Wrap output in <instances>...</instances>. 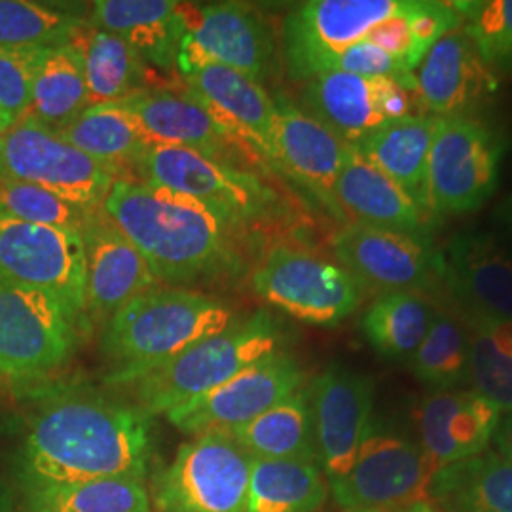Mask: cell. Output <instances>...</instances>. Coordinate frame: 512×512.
<instances>
[{
  "mask_svg": "<svg viewBox=\"0 0 512 512\" xmlns=\"http://www.w3.org/2000/svg\"><path fill=\"white\" fill-rule=\"evenodd\" d=\"M73 42L84 59L92 105L120 103L147 90V61L126 40L90 27L86 37L80 33Z\"/></svg>",
  "mask_w": 512,
  "mask_h": 512,
  "instance_id": "obj_35",
  "label": "cell"
},
{
  "mask_svg": "<svg viewBox=\"0 0 512 512\" xmlns=\"http://www.w3.org/2000/svg\"><path fill=\"white\" fill-rule=\"evenodd\" d=\"M435 315L437 310L421 293H385L365 311L361 329L366 342L385 359H410Z\"/></svg>",
  "mask_w": 512,
  "mask_h": 512,
  "instance_id": "obj_36",
  "label": "cell"
},
{
  "mask_svg": "<svg viewBox=\"0 0 512 512\" xmlns=\"http://www.w3.org/2000/svg\"><path fill=\"white\" fill-rule=\"evenodd\" d=\"M433 475L414 442L370 433L348 473L330 480V492L344 511H397L425 499Z\"/></svg>",
  "mask_w": 512,
  "mask_h": 512,
  "instance_id": "obj_17",
  "label": "cell"
},
{
  "mask_svg": "<svg viewBox=\"0 0 512 512\" xmlns=\"http://www.w3.org/2000/svg\"><path fill=\"white\" fill-rule=\"evenodd\" d=\"M275 105L277 120L270 162L340 217L334 184L346 162L349 145L306 110L289 101H275Z\"/></svg>",
  "mask_w": 512,
  "mask_h": 512,
  "instance_id": "obj_21",
  "label": "cell"
},
{
  "mask_svg": "<svg viewBox=\"0 0 512 512\" xmlns=\"http://www.w3.org/2000/svg\"><path fill=\"white\" fill-rule=\"evenodd\" d=\"M439 128V118L425 114L406 118L376 131L359 145V152L376 165L431 222L429 152Z\"/></svg>",
  "mask_w": 512,
  "mask_h": 512,
  "instance_id": "obj_28",
  "label": "cell"
},
{
  "mask_svg": "<svg viewBox=\"0 0 512 512\" xmlns=\"http://www.w3.org/2000/svg\"><path fill=\"white\" fill-rule=\"evenodd\" d=\"M0 177L37 184L88 211H101L112 184L120 181L33 116L0 137Z\"/></svg>",
  "mask_w": 512,
  "mask_h": 512,
  "instance_id": "obj_6",
  "label": "cell"
},
{
  "mask_svg": "<svg viewBox=\"0 0 512 512\" xmlns=\"http://www.w3.org/2000/svg\"><path fill=\"white\" fill-rule=\"evenodd\" d=\"M334 202L355 224L429 238V220L385 173L349 147L334 184Z\"/></svg>",
  "mask_w": 512,
  "mask_h": 512,
  "instance_id": "obj_26",
  "label": "cell"
},
{
  "mask_svg": "<svg viewBox=\"0 0 512 512\" xmlns=\"http://www.w3.org/2000/svg\"><path fill=\"white\" fill-rule=\"evenodd\" d=\"M344 512H384V511H374V509H349V511Z\"/></svg>",
  "mask_w": 512,
  "mask_h": 512,
  "instance_id": "obj_50",
  "label": "cell"
},
{
  "mask_svg": "<svg viewBox=\"0 0 512 512\" xmlns=\"http://www.w3.org/2000/svg\"><path fill=\"white\" fill-rule=\"evenodd\" d=\"M92 160L109 167L118 179L137 167L152 141L122 103H101L84 110L67 128L57 131Z\"/></svg>",
  "mask_w": 512,
  "mask_h": 512,
  "instance_id": "obj_29",
  "label": "cell"
},
{
  "mask_svg": "<svg viewBox=\"0 0 512 512\" xmlns=\"http://www.w3.org/2000/svg\"><path fill=\"white\" fill-rule=\"evenodd\" d=\"M150 456V416L97 395L55 399L25 442L27 473L38 492L103 478L145 480Z\"/></svg>",
  "mask_w": 512,
  "mask_h": 512,
  "instance_id": "obj_1",
  "label": "cell"
},
{
  "mask_svg": "<svg viewBox=\"0 0 512 512\" xmlns=\"http://www.w3.org/2000/svg\"><path fill=\"white\" fill-rule=\"evenodd\" d=\"M501 410L476 391H435L418 410L421 452L433 471L488 450Z\"/></svg>",
  "mask_w": 512,
  "mask_h": 512,
  "instance_id": "obj_20",
  "label": "cell"
},
{
  "mask_svg": "<svg viewBox=\"0 0 512 512\" xmlns=\"http://www.w3.org/2000/svg\"><path fill=\"white\" fill-rule=\"evenodd\" d=\"M253 289L274 308L311 325H338L359 308L363 289L340 264L289 245L268 251Z\"/></svg>",
  "mask_w": 512,
  "mask_h": 512,
  "instance_id": "obj_9",
  "label": "cell"
},
{
  "mask_svg": "<svg viewBox=\"0 0 512 512\" xmlns=\"http://www.w3.org/2000/svg\"><path fill=\"white\" fill-rule=\"evenodd\" d=\"M88 107H92V99L78 46L69 42L50 48L38 67L27 116L61 131Z\"/></svg>",
  "mask_w": 512,
  "mask_h": 512,
  "instance_id": "obj_33",
  "label": "cell"
},
{
  "mask_svg": "<svg viewBox=\"0 0 512 512\" xmlns=\"http://www.w3.org/2000/svg\"><path fill=\"white\" fill-rule=\"evenodd\" d=\"M279 349V332L270 315L232 323L219 334L207 336L183 349L169 361L137 378L135 401L152 416L205 395L234 378L238 372L258 359Z\"/></svg>",
  "mask_w": 512,
  "mask_h": 512,
  "instance_id": "obj_4",
  "label": "cell"
},
{
  "mask_svg": "<svg viewBox=\"0 0 512 512\" xmlns=\"http://www.w3.org/2000/svg\"><path fill=\"white\" fill-rule=\"evenodd\" d=\"M329 71L359 74V76H389V78L401 80L404 84L416 86L414 74L406 73L395 57L385 54L384 50H380L378 46L366 40L349 46L348 50H344L342 54L334 55L325 73Z\"/></svg>",
  "mask_w": 512,
  "mask_h": 512,
  "instance_id": "obj_44",
  "label": "cell"
},
{
  "mask_svg": "<svg viewBox=\"0 0 512 512\" xmlns=\"http://www.w3.org/2000/svg\"><path fill=\"white\" fill-rule=\"evenodd\" d=\"M0 281L52 294L88 323L80 232L14 219L0 209Z\"/></svg>",
  "mask_w": 512,
  "mask_h": 512,
  "instance_id": "obj_13",
  "label": "cell"
},
{
  "mask_svg": "<svg viewBox=\"0 0 512 512\" xmlns=\"http://www.w3.org/2000/svg\"><path fill=\"white\" fill-rule=\"evenodd\" d=\"M184 8L173 0H99L88 27L126 40L147 65L171 71L183 40Z\"/></svg>",
  "mask_w": 512,
  "mask_h": 512,
  "instance_id": "obj_27",
  "label": "cell"
},
{
  "mask_svg": "<svg viewBox=\"0 0 512 512\" xmlns=\"http://www.w3.org/2000/svg\"><path fill=\"white\" fill-rule=\"evenodd\" d=\"M410 366L421 384L435 391H454L471 380V336L463 323L437 311Z\"/></svg>",
  "mask_w": 512,
  "mask_h": 512,
  "instance_id": "obj_38",
  "label": "cell"
},
{
  "mask_svg": "<svg viewBox=\"0 0 512 512\" xmlns=\"http://www.w3.org/2000/svg\"><path fill=\"white\" fill-rule=\"evenodd\" d=\"M340 266L363 287L382 293H421L442 277V260L429 238L349 222L330 241Z\"/></svg>",
  "mask_w": 512,
  "mask_h": 512,
  "instance_id": "obj_16",
  "label": "cell"
},
{
  "mask_svg": "<svg viewBox=\"0 0 512 512\" xmlns=\"http://www.w3.org/2000/svg\"><path fill=\"white\" fill-rule=\"evenodd\" d=\"M120 103L147 131L152 145L190 148L228 162L226 156L234 148L236 139L192 93L147 88Z\"/></svg>",
  "mask_w": 512,
  "mask_h": 512,
  "instance_id": "obj_25",
  "label": "cell"
},
{
  "mask_svg": "<svg viewBox=\"0 0 512 512\" xmlns=\"http://www.w3.org/2000/svg\"><path fill=\"white\" fill-rule=\"evenodd\" d=\"M37 495V512H152L147 486L137 478H103Z\"/></svg>",
  "mask_w": 512,
  "mask_h": 512,
  "instance_id": "obj_39",
  "label": "cell"
},
{
  "mask_svg": "<svg viewBox=\"0 0 512 512\" xmlns=\"http://www.w3.org/2000/svg\"><path fill=\"white\" fill-rule=\"evenodd\" d=\"M401 0H310L283 23V54L294 80L325 73L330 59L365 40Z\"/></svg>",
  "mask_w": 512,
  "mask_h": 512,
  "instance_id": "obj_15",
  "label": "cell"
},
{
  "mask_svg": "<svg viewBox=\"0 0 512 512\" xmlns=\"http://www.w3.org/2000/svg\"><path fill=\"white\" fill-rule=\"evenodd\" d=\"M302 380L298 363L277 349L243 368L217 389L169 410L165 418L179 431L194 437L211 431H228L255 420L300 391Z\"/></svg>",
  "mask_w": 512,
  "mask_h": 512,
  "instance_id": "obj_14",
  "label": "cell"
},
{
  "mask_svg": "<svg viewBox=\"0 0 512 512\" xmlns=\"http://www.w3.org/2000/svg\"><path fill=\"white\" fill-rule=\"evenodd\" d=\"M471 380L475 391L497 410H512V359L484 330L471 325Z\"/></svg>",
  "mask_w": 512,
  "mask_h": 512,
  "instance_id": "obj_42",
  "label": "cell"
},
{
  "mask_svg": "<svg viewBox=\"0 0 512 512\" xmlns=\"http://www.w3.org/2000/svg\"><path fill=\"white\" fill-rule=\"evenodd\" d=\"M391 512H440L431 501H427V499H421V501H416V503H410V505H406V507H401V509H397V511Z\"/></svg>",
  "mask_w": 512,
  "mask_h": 512,
  "instance_id": "obj_47",
  "label": "cell"
},
{
  "mask_svg": "<svg viewBox=\"0 0 512 512\" xmlns=\"http://www.w3.org/2000/svg\"><path fill=\"white\" fill-rule=\"evenodd\" d=\"M442 277L471 313L512 321V249L490 232H461L440 253Z\"/></svg>",
  "mask_w": 512,
  "mask_h": 512,
  "instance_id": "obj_23",
  "label": "cell"
},
{
  "mask_svg": "<svg viewBox=\"0 0 512 512\" xmlns=\"http://www.w3.org/2000/svg\"><path fill=\"white\" fill-rule=\"evenodd\" d=\"M317 461L329 480L346 475L372 433L374 382L344 366H329L311 387Z\"/></svg>",
  "mask_w": 512,
  "mask_h": 512,
  "instance_id": "obj_18",
  "label": "cell"
},
{
  "mask_svg": "<svg viewBox=\"0 0 512 512\" xmlns=\"http://www.w3.org/2000/svg\"><path fill=\"white\" fill-rule=\"evenodd\" d=\"M10 128H12V126H10V124L4 120V116L0 114V137H2V135H4V133H6Z\"/></svg>",
  "mask_w": 512,
  "mask_h": 512,
  "instance_id": "obj_49",
  "label": "cell"
},
{
  "mask_svg": "<svg viewBox=\"0 0 512 512\" xmlns=\"http://www.w3.org/2000/svg\"><path fill=\"white\" fill-rule=\"evenodd\" d=\"M48 50L0 48V114L10 126L29 114L38 67Z\"/></svg>",
  "mask_w": 512,
  "mask_h": 512,
  "instance_id": "obj_43",
  "label": "cell"
},
{
  "mask_svg": "<svg viewBox=\"0 0 512 512\" xmlns=\"http://www.w3.org/2000/svg\"><path fill=\"white\" fill-rule=\"evenodd\" d=\"M234 323V311L213 296L154 287L131 300L103 327L101 348L114 368L109 384H133L207 336Z\"/></svg>",
  "mask_w": 512,
  "mask_h": 512,
  "instance_id": "obj_3",
  "label": "cell"
},
{
  "mask_svg": "<svg viewBox=\"0 0 512 512\" xmlns=\"http://www.w3.org/2000/svg\"><path fill=\"white\" fill-rule=\"evenodd\" d=\"M90 325L52 294L0 281V376L37 380L69 363Z\"/></svg>",
  "mask_w": 512,
  "mask_h": 512,
  "instance_id": "obj_5",
  "label": "cell"
},
{
  "mask_svg": "<svg viewBox=\"0 0 512 512\" xmlns=\"http://www.w3.org/2000/svg\"><path fill=\"white\" fill-rule=\"evenodd\" d=\"M183 82L236 141L272 160L277 105L260 82L219 65L183 76Z\"/></svg>",
  "mask_w": 512,
  "mask_h": 512,
  "instance_id": "obj_24",
  "label": "cell"
},
{
  "mask_svg": "<svg viewBox=\"0 0 512 512\" xmlns=\"http://www.w3.org/2000/svg\"><path fill=\"white\" fill-rule=\"evenodd\" d=\"M253 458L222 431L196 435L156 476L158 512H243Z\"/></svg>",
  "mask_w": 512,
  "mask_h": 512,
  "instance_id": "obj_7",
  "label": "cell"
},
{
  "mask_svg": "<svg viewBox=\"0 0 512 512\" xmlns=\"http://www.w3.org/2000/svg\"><path fill=\"white\" fill-rule=\"evenodd\" d=\"M425 112L437 118L473 116L497 90L475 46L459 29L437 40L414 71Z\"/></svg>",
  "mask_w": 512,
  "mask_h": 512,
  "instance_id": "obj_22",
  "label": "cell"
},
{
  "mask_svg": "<svg viewBox=\"0 0 512 512\" xmlns=\"http://www.w3.org/2000/svg\"><path fill=\"white\" fill-rule=\"evenodd\" d=\"M454 512H512V461L484 452L439 469L429 486Z\"/></svg>",
  "mask_w": 512,
  "mask_h": 512,
  "instance_id": "obj_32",
  "label": "cell"
},
{
  "mask_svg": "<svg viewBox=\"0 0 512 512\" xmlns=\"http://www.w3.org/2000/svg\"><path fill=\"white\" fill-rule=\"evenodd\" d=\"M103 213L147 258L158 281L186 283L226 266L232 228L181 192L148 181L112 184Z\"/></svg>",
  "mask_w": 512,
  "mask_h": 512,
  "instance_id": "obj_2",
  "label": "cell"
},
{
  "mask_svg": "<svg viewBox=\"0 0 512 512\" xmlns=\"http://www.w3.org/2000/svg\"><path fill=\"white\" fill-rule=\"evenodd\" d=\"M325 499L327 484L315 463L253 458L243 512H315Z\"/></svg>",
  "mask_w": 512,
  "mask_h": 512,
  "instance_id": "obj_34",
  "label": "cell"
},
{
  "mask_svg": "<svg viewBox=\"0 0 512 512\" xmlns=\"http://www.w3.org/2000/svg\"><path fill=\"white\" fill-rule=\"evenodd\" d=\"M0 209L14 219L80 232L97 211L63 200L37 184L0 177Z\"/></svg>",
  "mask_w": 512,
  "mask_h": 512,
  "instance_id": "obj_41",
  "label": "cell"
},
{
  "mask_svg": "<svg viewBox=\"0 0 512 512\" xmlns=\"http://www.w3.org/2000/svg\"><path fill=\"white\" fill-rule=\"evenodd\" d=\"M459 31L475 46L484 65L497 73H512V0L454 2Z\"/></svg>",
  "mask_w": 512,
  "mask_h": 512,
  "instance_id": "obj_40",
  "label": "cell"
},
{
  "mask_svg": "<svg viewBox=\"0 0 512 512\" xmlns=\"http://www.w3.org/2000/svg\"><path fill=\"white\" fill-rule=\"evenodd\" d=\"M499 217L512 228V194L505 202L501 203V207H499Z\"/></svg>",
  "mask_w": 512,
  "mask_h": 512,
  "instance_id": "obj_48",
  "label": "cell"
},
{
  "mask_svg": "<svg viewBox=\"0 0 512 512\" xmlns=\"http://www.w3.org/2000/svg\"><path fill=\"white\" fill-rule=\"evenodd\" d=\"M256 459L317 461L310 395L296 391L255 420L222 431Z\"/></svg>",
  "mask_w": 512,
  "mask_h": 512,
  "instance_id": "obj_30",
  "label": "cell"
},
{
  "mask_svg": "<svg viewBox=\"0 0 512 512\" xmlns=\"http://www.w3.org/2000/svg\"><path fill=\"white\" fill-rule=\"evenodd\" d=\"M495 444L499 448V454L503 458L512 461V410L511 412H503L499 425L495 429Z\"/></svg>",
  "mask_w": 512,
  "mask_h": 512,
  "instance_id": "obj_46",
  "label": "cell"
},
{
  "mask_svg": "<svg viewBox=\"0 0 512 512\" xmlns=\"http://www.w3.org/2000/svg\"><path fill=\"white\" fill-rule=\"evenodd\" d=\"M84 304L90 327H105L131 300L158 287L147 258L101 211L82 230Z\"/></svg>",
  "mask_w": 512,
  "mask_h": 512,
  "instance_id": "obj_19",
  "label": "cell"
},
{
  "mask_svg": "<svg viewBox=\"0 0 512 512\" xmlns=\"http://www.w3.org/2000/svg\"><path fill=\"white\" fill-rule=\"evenodd\" d=\"M505 141L475 116L439 118L429 152V200L433 215L478 211L494 196Z\"/></svg>",
  "mask_w": 512,
  "mask_h": 512,
  "instance_id": "obj_8",
  "label": "cell"
},
{
  "mask_svg": "<svg viewBox=\"0 0 512 512\" xmlns=\"http://www.w3.org/2000/svg\"><path fill=\"white\" fill-rule=\"evenodd\" d=\"M471 325L484 330L495 346L512 359V321L482 313H471Z\"/></svg>",
  "mask_w": 512,
  "mask_h": 512,
  "instance_id": "obj_45",
  "label": "cell"
},
{
  "mask_svg": "<svg viewBox=\"0 0 512 512\" xmlns=\"http://www.w3.org/2000/svg\"><path fill=\"white\" fill-rule=\"evenodd\" d=\"M84 19L69 8L33 0H0V48L46 50L73 42Z\"/></svg>",
  "mask_w": 512,
  "mask_h": 512,
  "instance_id": "obj_37",
  "label": "cell"
},
{
  "mask_svg": "<svg viewBox=\"0 0 512 512\" xmlns=\"http://www.w3.org/2000/svg\"><path fill=\"white\" fill-rule=\"evenodd\" d=\"M135 171L143 181L194 198L232 230L266 215L274 200L253 173L190 148L152 145Z\"/></svg>",
  "mask_w": 512,
  "mask_h": 512,
  "instance_id": "obj_10",
  "label": "cell"
},
{
  "mask_svg": "<svg viewBox=\"0 0 512 512\" xmlns=\"http://www.w3.org/2000/svg\"><path fill=\"white\" fill-rule=\"evenodd\" d=\"M274 59V31L253 6L217 2L184 8V35L177 55L181 76L219 65L262 84Z\"/></svg>",
  "mask_w": 512,
  "mask_h": 512,
  "instance_id": "obj_12",
  "label": "cell"
},
{
  "mask_svg": "<svg viewBox=\"0 0 512 512\" xmlns=\"http://www.w3.org/2000/svg\"><path fill=\"white\" fill-rule=\"evenodd\" d=\"M461 18L454 2L401 0V6L366 35V42L395 57L404 71L414 74L431 46L459 29Z\"/></svg>",
  "mask_w": 512,
  "mask_h": 512,
  "instance_id": "obj_31",
  "label": "cell"
},
{
  "mask_svg": "<svg viewBox=\"0 0 512 512\" xmlns=\"http://www.w3.org/2000/svg\"><path fill=\"white\" fill-rule=\"evenodd\" d=\"M306 82L302 95L306 112L349 147H359L385 126L425 116L418 86L397 78L329 71Z\"/></svg>",
  "mask_w": 512,
  "mask_h": 512,
  "instance_id": "obj_11",
  "label": "cell"
}]
</instances>
